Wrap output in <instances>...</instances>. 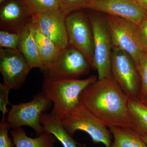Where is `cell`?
<instances>
[{
  "instance_id": "obj_1",
  "label": "cell",
  "mask_w": 147,
  "mask_h": 147,
  "mask_svg": "<svg viewBox=\"0 0 147 147\" xmlns=\"http://www.w3.org/2000/svg\"><path fill=\"white\" fill-rule=\"evenodd\" d=\"M129 97L113 76L90 84L79 96V103L108 128L117 126L136 130L129 113Z\"/></svg>"
},
{
  "instance_id": "obj_2",
  "label": "cell",
  "mask_w": 147,
  "mask_h": 147,
  "mask_svg": "<svg viewBox=\"0 0 147 147\" xmlns=\"http://www.w3.org/2000/svg\"><path fill=\"white\" fill-rule=\"evenodd\" d=\"M97 80L95 75L84 79L45 78L42 92L54 103L51 113L60 117L70 112L79 104V96L82 91Z\"/></svg>"
},
{
  "instance_id": "obj_3",
  "label": "cell",
  "mask_w": 147,
  "mask_h": 147,
  "mask_svg": "<svg viewBox=\"0 0 147 147\" xmlns=\"http://www.w3.org/2000/svg\"><path fill=\"white\" fill-rule=\"evenodd\" d=\"M58 118L71 136L81 130L89 134L94 144L101 143L106 147L111 146L112 134L109 129L80 103L69 113Z\"/></svg>"
},
{
  "instance_id": "obj_4",
  "label": "cell",
  "mask_w": 147,
  "mask_h": 147,
  "mask_svg": "<svg viewBox=\"0 0 147 147\" xmlns=\"http://www.w3.org/2000/svg\"><path fill=\"white\" fill-rule=\"evenodd\" d=\"M92 11L86 14L93 33L95 69L97 71L98 79L101 80L112 76L113 42L105 16Z\"/></svg>"
},
{
  "instance_id": "obj_5",
  "label": "cell",
  "mask_w": 147,
  "mask_h": 147,
  "mask_svg": "<svg viewBox=\"0 0 147 147\" xmlns=\"http://www.w3.org/2000/svg\"><path fill=\"white\" fill-rule=\"evenodd\" d=\"M91 67L80 51L68 45L44 69V77L52 79H78L88 74Z\"/></svg>"
},
{
  "instance_id": "obj_6",
  "label": "cell",
  "mask_w": 147,
  "mask_h": 147,
  "mask_svg": "<svg viewBox=\"0 0 147 147\" xmlns=\"http://www.w3.org/2000/svg\"><path fill=\"white\" fill-rule=\"evenodd\" d=\"M53 102L42 92L29 102L12 105L6 121L11 129L28 126L32 127L39 136L44 131L40 117L50 109Z\"/></svg>"
},
{
  "instance_id": "obj_7",
  "label": "cell",
  "mask_w": 147,
  "mask_h": 147,
  "mask_svg": "<svg viewBox=\"0 0 147 147\" xmlns=\"http://www.w3.org/2000/svg\"><path fill=\"white\" fill-rule=\"evenodd\" d=\"M66 24L69 45L80 51L95 69L93 33L87 14L80 9L71 11L67 16Z\"/></svg>"
},
{
  "instance_id": "obj_8",
  "label": "cell",
  "mask_w": 147,
  "mask_h": 147,
  "mask_svg": "<svg viewBox=\"0 0 147 147\" xmlns=\"http://www.w3.org/2000/svg\"><path fill=\"white\" fill-rule=\"evenodd\" d=\"M113 42V48H119L131 56L135 65L145 52L139 38L138 26L118 16L105 15Z\"/></svg>"
},
{
  "instance_id": "obj_9",
  "label": "cell",
  "mask_w": 147,
  "mask_h": 147,
  "mask_svg": "<svg viewBox=\"0 0 147 147\" xmlns=\"http://www.w3.org/2000/svg\"><path fill=\"white\" fill-rule=\"evenodd\" d=\"M112 75L129 98H139L141 81L136 65L130 55L113 47L111 57Z\"/></svg>"
},
{
  "instance_id": "obj_10",
  "label": "cell",
  "mask_w": 147,
  "mask_h": 147,
  "mask_svg": "<svg viewBox=\"0 0 147 147\" xmlns=\"http://www.w3.org/2000/svg\"><path fill=\"white\" fill-rule=\"evenodd\" d=\"M32 69L26 59L19 50L0 49V71L4 84L11 90L19 89Z\"/></svg>"
},
{
  "instance_id": "obj_11",
  "label": "cell",
  "mask_w": 147,
  "mask_h": 147,
  "mask_svg": "<svg viewBox=\"0 0 147 147\" xmlns=\"http://www.w3.org/2000/svg\"><path fill=\"white\" fill-rule=\"evenodd\" d=\"M84 9L125 18L138 26L147 18V12L136 0H87Z\"/></svg>"
},
{
  "instance_id": "obj_12",
  "label": "cell",
  "mask_w": 147,
  "mask_h": 147,
  "mask_svg": "<svg viewBox=\"0 0 147 147\" xmlns=\"http://www.w3.org/2000/svg\"><path fill=\"white\" fill-rule=\"evenodd\" d=\"M70 12L60 7L33 16L39 30L61 50L69 45L66 18Z\"/></svg>"
},
{
  "instance_id": "obj_13",
  "label": "cell",
  "mask_w": 147,
  "mask_h": 147,
  "mask_svg": "<svg viewBox=\"0 0 147 147\" xmlns=\"http://www.w3.org/2000/svg\"><path fill=\"white\" fill-rule=\"evenodd\" d=\"M32 16L22 0H6L1 4V30L17 33Z\"/></svg>"
},
{
  "instance_id": "obj_14",
  "label": "cell",
  "mask_w": 147,
  "mask_h": 147,
  "mask_svg": "<svg viewBox=\"0 0 147 147\" xmlns=\"http://www.w3.org/2000/svg\"><path fill=\"white\" fill-rule=\"evenodd\" d=\"M17 33L19 36L18 50L24 55L32 69L43 70L44 65L33 34L31 21Z\"/></svg>"
},
{
  "instance_id": "obj_15",
  "label": "cell",
  "mask_w": 147,
  "mask_h": 147,
  "mask_svg": "<svg viewBox=\"0 0 147 147\" xmlns=\"http://www.w3.org/2000/svg\"><path fill=\"white\" fill-rule=\"evenodd\" d=\"M40 122L44 131L54 135L63 147H77L78 143L65 130L60 120L53 113H42Z\"/></svg>"
},
{
  "instance_id": "obj_16",
  "label": "cell",
  "mask_w": 147,
  "mask_h": 147,
  "mask_svg": "<svg viewBox=\"0 0 147 147\" xmlns=\"http://www.w3.org/2000/svg\"><path fill=\"white\" fill-rule=\"evenodd\" d=\"M10 133L16 147H55L57 140L53 134L45 131L36 138H31L21 127L12 129Z\"/></svg>"
},
{
  "instance_id": "obj_17",
  "label": "cell",
  "mask_w": 147,
  "mask_h": 147,
  "mask_svg": "<svg viewBox=\"0 0 147 147\" xmlns=\"http://www.w3.org/2000/svg\"><path fill=\"white\" fill-rule=\"evenodd\" d=\"M31 24L34 36L44 69L55 59L61 50L53 40L42 33L39 30L33 18V16L31 20Z\"/></svg>"
},
{
  "instance_id": "obj_18",
  "label": "cell",
  "mask_w": 147,
  "mask_h": 147,
  "mask_svg": "<svg viewBox=\"0 0 147 147\" xmlns=\"http://www.w3.org/2000/svg\"><path fill=\"white\" fill-rule=\"evenodd\" d=\"M109 129L114 139L110 147H147L141 135L132 129L114 126Z\"/></svg>"
},
{
  "instance_id": "obj_19",
  "label": "cell",
  "mask_w": 147,
  "mask_h": 147,
  "mask_svg": "<svg viewBox=\"0 0 147 147\" xmlns=\"http://www.w3.org/2000/svg\"><path fill=\"white\" fill-rule=\"evenodd\" d=\"M129 113L136 126V130L142 136H147V106L139 98H129Z\"/></svg>"
},
{
  "instance_id": "obj_20",
  "label": "cell",
  "mask_w": 147,
  "mask_h": 147,
  "mask_svg": "<svg viewBox=\"0 0 147 147\" xmlns=\"http://www.w3.org/2000/svg\"><path fill=\"white\" fill-rule=\"evenodd\" d=\"M32 16L61 7L59 0H22Z\"/></svg>"
},
{
  "instance_id": "obj_21",
  "label": "cell",
  "mask_w": 147,
  "mask_h": 147,
  "mask_svg": "<svg viewBox=\"0 0 147 147\" xmlns=\"http://www.w3.org/2000/svg\"><path fill=\"white\" fill-rule=\"evenodd\" d=\"M141 81L139 99L144 101L147 97V52H144L136 64Z\"/></svg>"
},
{
  "instance_id": "obj_22",
  "label": "cell",
  "mask_w": 147,
  "mask_h": 147,
  "mask_svg": "<svg viewBox=\"0 0 147 147\" xmlns=\"http://www.w3.org/2000/svg\"><path fill=\"white\" fill-rule=\"evenodd\" d=\"M19 42V36L18 33L3 30L0 31L1 48L18 50Z\"/></svg>"
},
{
  "instance_id": "obj_23",
  "label": "cell",
  "mask_w": 147,
  "mask_h": 147,
  "mask_svg": "<svg viewBox=\"0 0 147 147\" xmlns=\"http://www.w3.org/2000/svg\"><path fill=\"white\" fill-rule=\"evenodd\" d=\"M10 129L5 117H2L0 123V147H14L15 146L13 140L8 136V131Z\"/></svg>"
},
{
  "instance_id": "obj_24",
  "label": "cell",
  "mask_w": 147,
  "mask_h": 147,
  "mask_svg": "<svg viewBox=\"0 0 147 147\" xmlns=\"http://www.w3.org/2000/svg\"><path fill=\"white\" fill-rule=\"evenodd\" d=\"M10 90L6 84H0V110L2 113V117H5L9 111L7 105L10 104L9 101V94Z\"/></svg>"
},
{
  "instance_id": "obj_25",
  "label": "cell",
  "mask_w": 147,
  "mask_h": 147,
  "mask_svg": "<svg viewBox=\"0 0 147 147\" xmlns=\"http://www.w3.org/2000/svg\"><path fill=\"white\" fill-rule=\"evenodd\" d=\"M61 7L70 11L82 9L87 0H59Z\"/></svg>"
},
{
  "instance_id": "obj_26",
  "label": "cell",
  "mask_w": 147,
  "mask_h": 147,
  "mask_svg": "<svg viewBox=\"0 0 147 147\" xmlns=\"http://www.w3.org/2000/svg\"><path fill=\"white\" fill-rule=\"evenodd\" d=\"M138 33L143 49L147 52V18L138 26Z\"/></svg>"
},
{
  "instance_id": "obj_27",
  "label": "cell",
  "mask_w": 147,
  "mask_h": 147,
  "mask_svg": "<svg viewBox=\"0 0 147 147\" xmlns=\"http://www.w3.org/2000/svg\"><path fill=\"white\" fill-rule=\"evenodd\" d=\"M137 3L147 12V0H136Z\"/></svg>"
},
{
  "instance_id": "obj_28",
  "label": "cell",
  "mask_w": 147,
  "mask_h": 147,
  "mask_svg": "<svg viewBox=\"0 0 147 147\" xmlns=\"http://www.w3.org/2000/svg\"><path fill=\"white\" fill-rule=\"evenodd\" d=\"M141 137H142V139H143L145 143L147 144V136H142L141 135Z\"/></svg>"
},
{
  "instance_id": "obj_29",
  "label": "cell",
  "mask_w": 147,
  "mask_h": 147,
  "mask_svg": "<svg viewBox=\"0 0 147 147\" xmlns=\"http://www.w3.org/2000/svg\"><path fill=\"white\" fill-rule=\"evenodd\" d=\"M142 102H144V103L147 106V97L146 98V99H145L144 101H142Z\"/></svg>"
},
{
  "instance_id": "obj_30",
  "label": "cell",
  "mask_w": 147,
  "mask_h": 147,
  "mask_svg": "<svg viewBox=\"0 0 147 147\" xmlns=\"http://www.w3.org/2000/svg\"><path fill=\"white\" fill-rule=\"evenodd\" d=\"M6 0H0V4H1L3 3Z\"/></svg>"
}]
</instances>
